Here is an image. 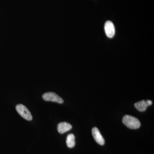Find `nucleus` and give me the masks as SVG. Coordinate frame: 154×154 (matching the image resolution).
I'll return each mask as SVG.
<instances>
[{
	"mask_svg": "<svg viewBox=\"0 0 154 154\" xmlns=\"http://www.w3.org/2000/svg\"><path fill=\"white\" fill-rule=\"evenodd\" d=\"M122 122L130 129H137L140 127L141 125L138 119L130 115L125 116L122 119Z\"/></svg>",
	"mask_w": 154,
	"mask_h": 154,
	"instance_id": "1",
	"label": "nucleus"
},
{
	"mask_svg": "<svg viewBox=\"0 0 154 154\" xmlns=\"http://www.w3.org/2000/svg\"><path fill=\"white\" fill-rule=\"evenodd\" d=\"M16 110L19 115L26 120L30 121L32 120L33 117L30 111L25 105L22 104H19L16 107Z\"/></svg>",
	"mask_w": 154,
	"mask_h": 154,
	"instance_id": "2",
	"label": "nucleus"
},
{
	"mask_svg": "<svg viewBox=\"0 0 154 154\" xmlns=\"http://www.w3.org/2000/svg\"><path fill=\"white\" fill-rule=\"evenodd\" d=\"M42 97L45 101L56 102L60 104H62L64 102L62 98L53 92H47L45 93L42 95Z\"/></svg>",
	"mask_w": 154,
	"mask_h": 154,
	"instance_id": "3",
	"label": "nucleus"
},
{
	"mask_svg": "<svg viewBox=\"0 0 154 154\" xmlns=\"http://www.w3.org/2000/svg\"><path fill=\"white\" fill-rule=\"evenodd\" d=\"M105 30L106 36L109 38H112L115 35V28L113 22L110 21H107L105 22Z\"/></svg>",
	"mask_w": 154,
	"mask_h": 154,
	"instance_id": "4",
	"label": "nucleus"
},
{
	"mask_svg": "<svg viewBox=\"0 0 154 154\" xmlns=\"http://www.w3.org/2000/svg\"><path fill=\"white\" fill-rule=\"evenodd\" d=\"M152 102L150 100H142L135 103L134 107L139 111L143 112L146 110L148 107L152 105Z\"/></svg>",
	"mask_w": 154,
	"mask_h": 154,
	"instance_id": "5",
	"label": "nucleus"
},
{
	"mask_svg": "<svg viewBox=\"0 0 154 154\" xmlns=\"http://www.w3.org/2000/svg\"><path fill=\"white\" fill-rule=\"evenodd\" d=\"M92 135L94 140L96 142L100 145L103 146L105 144V141L104 138L99 131V130L96 127H94L92 130Z\"/></svg>",
	"mask_w": 154,
	"mask_h": 154,
	"instance_id": "6",
	"label": "nucleus"
},
{
	"mask_svg": "<svg viewBox=\"0 0 154 154\" xmlns=\"http://www.w3.org/2000/svg\"><path fill=\"white\" fill-rule=\"evenodd\" d=\"M57 128L59 133L62 134L70 130L72 128V126L68 122H62L58 124Z\"/></svg>",
	"mask_w": 154,
	"mask_h": 154,
	"instance_id": "7",
	"label": "nucleus"
},
{
	"mask_svg": "<svg viewBox=\"0 0 154 154\" xmlns=\"http://www.w3.org/2000/svg\"><path fill=\"white\" fill-rule=\"evenodd\" d=\"M66 143L67 146L70 148H72L75 146V141L74 135L70 134L67 136Z\"/></svg>",
	"mask_w": 154,
	"mask_h": 154,
	"instance_id": "8",
	"label": "nucleus"
}]
</instances>
